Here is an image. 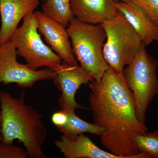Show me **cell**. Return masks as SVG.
<instances>
[{"instance_id": "cell-13", "label": "cell", "mask_w": 158, "mask_h": 158, "mask_svg": "<svg viewBox=\"0 0 158 158\" xmlns=\"http://www.w3.org/2000/svg\"><path fill=\"white\" fill-rule=\"evenodd\" d=\"M54 144L65 158H122L101 149L84 134L73 138L62 135Z\"/></svg>"}, {"instance_id": "cell-9", "label": "cell", "mask_w": 158, "mask_h": 158, "mask_svg": "<svg viewBox=\"0 0 158 158\" xmlns=\"http://www.w3.org/2000/svg\"><path fill=\"white\" fill-rule=\"evenodd\" d=\"M34 14L38 21V31L52 50L69 65H77V61L73 52L70 37L66 28L46 15L42 11H35Z\"/></svg>"}, {"instance_id": "cell-6", "label": "cell", "mask_w": 158, "mask_h": 158, "mask_svg": "<svg viewBox=\"0 0 158 158\" xmlns=\"http://www.w3.org/2000/svg\"><path fill=\"white\" fill-rule=\"evenodd\" d=\"M38 31V21L34 12L23 18L10 40L14 44L17 55L34 70L48 68L54 71L61 67L62 59L43 41Z\"/></svg>"}, {"instance_id": "cell-14", "label": "cell", "mask_w": 158, "mask_h": 158, "mask_svg": "<svg viewBox=\"0 0 158 158\" xmlns=\"http://www.w3.org/2000/svg\"><path fill=\"white\" fill-rule=\"evenodd\" d=\"M66 111L68 114V120L64 126L58 128L62 135L69 138L89 133L96 135L100 136L105 131V128L94 123H90L82 120L76 115L75 110Z\"/></svg>"}, {"instance_id": "cell-7", "label": "cell", "mask_w": 158, "mask_h": 158, "mask_svg": "<svg viewBox=\"0 0 158 158\" xmlns=\"http://www.w3.org/2000/svg\"><path fill=\"white\" fill-rule=\"evenodd\" d=\"M17 55L11 40L0 46V85L14 83L19 88H31L39 81L55 78L56 72L48 68L34 70L19 63Z\"/></svg>"}, {"instance_id": "cell-15", "label": "cell", "mask_w": 158, "mask_h": 158, "mask_svg": "<svg viewBox=\"0 0 158 158\" xmlns=\"http://www.w3.org/2000/svg\"><path fill=\"white\" fill-rule=\"evenodd\" d=\"M42 12L66 28L74 16L70 0H45L42 6Z\"/></svg>"}, {"instance_id": "cell-8", "label": "cell", "mask_w": 158, "mask_h": 158, "mask_svg": "<svg viewBox=\"0 0 158 158\" xmlns=\"http://www.w3.org/2000/svg\"><path fill=\"white\" fill-rule=\"evenodd\" d=\"M54 83L60 91L59 104L61 110H75L88 109L76 101L75 94L82 85L88 84L94 80L88 73L81 66H72L62 61L61 67L56 71Z\"/></svg>"}, {"instance_id": "cell-16", "label": "cell", "mask_w": 158, "mask_h": 158, "mask_svg": "<svg viewBox=\"0 0 158 158\" xmlns=\"http://www.w3.org/2000/svg\"><path fill=\"white\" fill-rule=\"evenodd\" d=\"M135 141L140 153H146L151 158H158V131L138 135Z\"/></svg>"}, {"instance_id": "cell-1", "label": "cell", "mask_w": 158, "mask_h": 158, "mask_svg": "<svg viewBox=\"0 0 158 158\" xmlns=\"http://www.w3.org/2000/svg\"><path fill=\"white\" fill-rule=\"evenodd\" d=\"M88 85L94 123L105 128L100 136L102 145L122 158H151L136 145L135 137L148 128L138 119L135 98L123 73L110 68L100 81L92 80Z\"/></svg>"}, {"instance_id": "cell-5", "label": "cell", "mask_w": 158, "mask_h": 158, "mask_svg": "<svg viewBox=\"0 0 158 158\" xmlns=\"http://www.w3.org/2000/svg\"><path fill=\"white\" fill-rule=\"evenodd\" d=\"M158 62L148 54L143 44L132 62L123 70L127 85L135 98L137 117L144 125L148 108L158 93Z\"/></svg>"}, {"instance_id": "cell-10", "label": "cell", "mask_w": 158, "mask_h": 158, "mask_svg": "<svg viewBox=\"0 0 158 158\" xmlns=\"http://www.w3.org/2000/svg\"><path fill=\"white\" fill-rule=\"evenodd\" d=\"M38 0H0V46L11 39L22 19L34 12Z\"/></svg>"}, {"instance_id": "cell-2", "label": "cell", "mask_w": 158, "mask_h": 158, "mask_svg": "<svg viewBox=\"0 0 158 158\" xmlns=\"http://www.w3.org/2000/svg\"><path fill=\"white\" fill-rule=\"evenodd\" d=\"M25 98V91L18 98L7 92L0 93L1 142L13 143L18 140L23 144L29 158H47L42 148L47 137V128L42 121V114L27 104Z\"/></svg>"}, {"instance_id": "cell-17", "label": "cell", "mask_w": 158, "mask_h": 158, "mask_svg": "<svg viewBox=\"0 0 158 158\" xmlns=\"http://www.w3.org/2000/svg\"><path fill=\"white\" fill-rule=\"evenodd\" d=\"M25 148L13 145V143L0 142V158H28Z\"/></svg>"}, {"instance_id": "cell-12", "label": "cell", "mask_w": 158, "mask_h": 158, "mask_svg": "<svg viewBox=\"0 0 158 158\" xmlns=\"http://www.w3.org/2000/svg\"><path fill=\"white\" fill-rule=\"evenodd\" d=\"M70 4L74 17L92 24H101L118 12L113 0H70Z\"/></svg>"}, {"instance_id": "cell-21", "label": "cell", "mask_w": 158, "mask_h": 158, "mask_svg": "<svg viewBox=\"0 0 158 158\" xmlns=\"http://www.w3.org/2000/svg\"><path fill=\"white\" fill-rule=\"evenodd\" d=\"M115 1L116 2H127V1H131V0H113Z\"/></svg>"}, {"instance_id": "cell-3", "label": "cell", "mask_w": 158, "mask_h": 158, "mask_svg": "<svg viewBox=\"0 0 158 158\" xmlns=\"http://www.w3.org/2000/svg\"><path fill=\"white\" fill-rule=\"evenodd\" d=\"M75 57L94 80L99 82L110 68L103 56L106 34L101 24H92L74 17L67 27Z\"/></svg>"}, {"instance_id": "cell-4", "label": "cell", "mask_w": 158, "mask_h": 158, "mask_svg": "<svg viewBox=\"0 0 158 158\" xmlns=\"http://www.w3.org/2000/svg\"><path fill=\"white\" fill-rule=\"evenodd\" d=\"M106 34L103 56L109 67L122 73L143 45L141 39L121 12L101 24Z\"/></svg>"}, {"instance_id": "cell-18", "label": "cell", "mask_w": 158, "mask_h": 158, "mask_svg": "<svg viewBox=\"0 0 158 158\" xmlns=\"http://www.w3.org/2000/svg\"><path fill=\"white\" fill-rule=\"evenodd\" d=\"M141 7L158 27V0H133Z\"/></svg>"}, {"instance_id": "cell-20", "label": "cell", "mask_w": 158, "mask_h": 158, "mask_svg": "<svg viewBox=\"0 0 158 158\" xmlns=\"http://www.w3.org/2000/svg\"><path fill=\"white\" fill-rule=\"evenodd\" d=\"M1 127H2V113H1V110H0V142L2 141V137L1 132Z\"/></svg>"}, {"instance_id": "cell-19", "label": "cell", "mask_w": 158, "mask_h": 158, "mask_svg": "<svg viewBox=\"0 0 158 158\" xmlns=\"http://www.w3.org/2000/svg\"><path fill=\"white\" fill-rule=\"evenodd\" d=\"M53 124L58 128L64 126L67 123L68 120V114L65 110H61L55 112L51 118Z\"/></svg>"}, {"instance_id": "cell-11", "label": "cell", "mask_w": 158, "mask_h": 158, "mask_svg": "<svg viewBox=\"0 0 158 158\" xmlns=\"http://www.w3.org/2000/svg\"><path fill=\"white\" fill-rule=\"evenodd\" d=\"M121 12L139 35L145 47L158 42V27L144 9L134 1L116 3Z\"/></svg>"}, {"instance_id": "cell-22", "label": "cell", "mask_w": 158, "mask_h": 158, "mask_svg": "<svg viewBox=\"0 0 158 158\" xmlns=\"http://www.w3.org/2000/svg\"><path fill=\"white\" fill-rule=\"evenodd\" d=\"M38 1H42V2H44V1H45V0H38Z\"/></svg>"}]
</instances>
